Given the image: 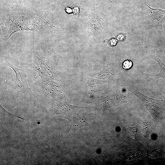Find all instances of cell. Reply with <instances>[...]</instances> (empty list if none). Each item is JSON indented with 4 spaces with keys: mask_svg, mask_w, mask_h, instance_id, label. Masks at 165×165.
Here are the masks:
<instances>
[{
    "mask_svg": "<svg viewBox=\"0 0 165 165\" xmlns=\"http://www.w3.org/2000/svg\"><path fill=\"white\" fill-rule=\"evenodd\" d=\"M127 89L137 97L145 105L150 114L156 127L161 121L164 109L165 102L163 100L151 98L139 92L131 86Z\"/></svg>",
    "mask_w": 165,
    "mask_h": 165,
    "instance_id": "cell-1",
    "label": "cell"
},
{
    "mask_svg": "<svg viewBox=\"0 0 165 165\" xmlns=\"http://www.w3.org/2000/svg\"><path fill=\"white\" fill-rule=\"evenodd\" d=\"M147 6L148 8L149 13L152 19L162 28V22L165 17V10L153 9L147 5Z\"/></svg>",
    "mask_w": 165,
    "mask_h": 165,
    "instance_id": "cell-4",
    "label": "cell"
},
{
    "mask_svg": "<svg viewBox=\"0 0 165 165\" xmlns=\"http://www.w3.org/2000/svg\"><path fill=\"white\" fill-rule=\"evenodd\" d=\"M138 130L137 125L133 127H129V134L132 139L137 141L136 134Z\"/></svg>",
    "mask_w": 165,
    "mask_h": 165,
    "instance_id": "cell-8",
    "label": "cell"
},
{
    "mask_svg": "<svg viewBox=\"0 0 165 165\" xmlns=\"http://www.w3.org/2000/svg\"><path fill=\"white\" fill-rule=\"evenodd\" d=\"M36 68L35 70L39 74L40 76L43 78H48L49 67L48 63L44 62L41 59L38 58L36 61Z\"/></svg>",
    "mask_w": 165,
    "mask_h": 165,
    "instance_id": "cell-5",
    "label": "cell"
},
{
    "mask_svg": "<svg viewBox=\"0 0 165 165\" xmlns=\"http://www.w3.org/2000/svg\"><path fill=\"white\" fill-rule=\"evenodd\" d=\"M132 65V62L130 60H127L123 62L122 64V68L124 70H128L131 68Z\"/></svg>",
    "mask_w": 165,
    "mask_h": 165,
    "instance_id": "cell-9",
    "label": "cell"
},
{
    "mask_svg": "<svg viewBox=\"0 0 165 165\" xmlns=\"http://www.w3.org/2000/svg\"><path fill=\"white\" fill-rule=\"evenodd\" d=\"M163 95H164V97H165V91H164L163 92Z\"/></svg>",
    "mask_w": 165,
    "mask_h": 165,
    "instance_id": "cell-12",
    "label": "cell"
},
{
    "mask_svg": "<svg viewBox=\"0 0 165 165\" xmlns=\"http://www.w3.org/2000/svg\"><path fill=\"white\" fill-rule=\"evenodd\" d=\"M0 106L1 116L9 117L12 118L16 117L21 119L22 120H24V119L23 118L16 116L15 115L12 114L8 112L2 107L1 104Z\"/></svg>",
    "mask_w": 165,
    "mask_h": 165,
    "instance_id": "cell-7",
    "label": "cell"
},
{
    "mask_svg": "<svg viewBox=\"0 0 165 165\" xmlns=\"http://www.w3.org/2000/svg\"><path fill=\"white\" fill-rule=\"evenodd\" d=\"M6 64L13 70L16 74L15 87V90L22 93H28L31 92L27 82L26 74L23 69H18L10 64L5 59Z\"/></svg>",
    "mask_w": 165,
    "mask_h": 165,
    "instance_id": "cell-2",
    "label": "cell"
},
{
    "mask_svg": "<svg viewBox=\"0 0 165 165\" xmlns=\"http://www.w3.org/2000/svg\"><path fill=\"white\" fill-rule=\"evenodd\" d=\"M66 11L70 13L71 12L70 11H71V9L69 8H68L66 9Z\"/></svg>",
    "mask_w": 165,
    "mask_h": 165,
    "instance_id": "cell-11",
    "label": "cell"
},
{
    "mask_svg": "<svg viewBox=\"0 0 165 165\" xmlns=\"http://www.w3.org/2000/svg\"><path fill=\"white\" fill-rule=\"evenodd\" d=\"M153 59L158 63L160 65V71L159 73L155 75L144 74L146 76H147V77L149 78H152L156 79L159 78H165V65L160 60L157 58H153Z\"/></svg>",
    "mask_w": 165,
    "mask_h": 165,
    "instance_id": "cell-6",
    "label": "cell"
},
{
    "mask_svg": "<svg viewBox=\"0 0 165 165\" xmlns=\"http://www.w3.org/2000/svg\"><path fill=\"white\" fill-rule=\"evenodd\" d=\"M116 43V41L115 39L112 38L110 40L109 44L112 46H115Z\"/></svg>",
    "mask_w": 165,
    "mask_h": 165,
    "instance_id": "cell-10",
    "label": "cell"
},
{
    "mask_svg": "<svg viewBox=\"0 0 165 165\" xmlns=\"http://www.w3.org/2000/svg\"><path fill=\"white\" fill-rule=\"evenodd\" d=\"M96 117L92 114L82 115L71 117L69 120L71 126L68 132H74L83 127L89 126V122Z\"/></svg>",
    "mask_w": 165,
    "mask_h": 165,
    "instance_id": "cell-3",
    "label": "cell"
}]
</instances>
